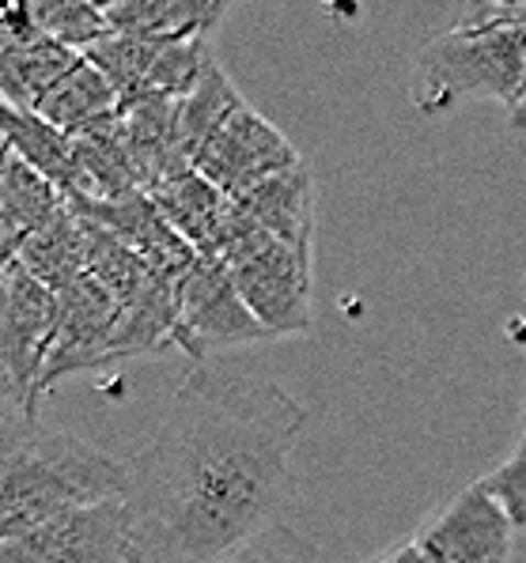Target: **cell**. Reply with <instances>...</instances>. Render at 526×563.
Returning <instances> with one entry per match:
<instances>
[{
  "instance_id": "cell-17",
  "label": "cell",
  "mask_w": 526,
  "mask_h": 563,
  "mask_svg": "<svg viewBox=\"0 0 526 563\" xmlns=\"http://www.w3.org/2000/svg\"><path fill=\"white\" fill-rule=\"evenodd\" d=\"M178 336V284L163 280L152 273V280L122 302L114 341H110V363H122L133 356H149L175 344Z\"/></svg>"
},
{
  "instance_id": "cell-13",
  "label": "cell",
  "mask_w": 526,
  "mask_h": 563,
  "mask_svg": "<svg viewBox=\"0 0 526 563\" xmlns=\"http://www.w3.org/2000/svg\"><path fill=\"white\" fill-rule=\"evenodd\" d=\"M235 208L254 223L257 231L281 239L296 254L310 257V239H315V178L310 170L299 167L262 181L250 194L235 197Z\"/></svg>"
},
{
  "instance_id": "cell-3",
  "label": "cell",
  "mask_w": 526,
  "mask_h": 563,
  "mask_svg": "<svg viewBox=\"0 0 526 563\" xmlns=\"http://www.w3.org/2000/svg\"><path fill=\"white\" fill-rule=\"evenodd\" d=\"M526 95V4H470L459 23L413 57L409 102L447 114L459 102L493 99L507 114Z\"/></svg>"
},
{
  "instance_id": "cell-4",
  "label": "cell",
  "mask_w": 526,
  "mask_h": 563,
  "mask_svg": "<svg viewBox=\"0 0 526 563\" xmlns=\"http://www.w3.org/2000/svg\"><path fill=\"white\" fill-rule=\"evenodd\" d=\"M217 262L228 265L250 314L270 329L273 341L310 333V257L257 231L235 201Z\"/></svg>"
},
{
  "instance_id": "cell-12",
  "label": "cell",
  "mask_w": 526,
  "mask_h": 563,
  "mask_svg": "<svg viewBox=\"0 0 526 563\" xmlns=\"http://www.w3.org/2000/svg\"><path fill=\"white\" fill-rule=\"evenodd\" d=\"M122 141L144 194L194 170L178 141V99H149L122 114Z\"/></svg>"
},
{
  "instance_id": "cell-14",
  "label": "cell",
  "mask_w": 526,
  "mask_h": 563,
  "mask_svg": "<svg viewBox=\"0 0 526 563\" xmlns=\"http://www.w3.org/2000/svg\"><path fill=\"white\" fill-rule=\"evenodd\" d=\"M68 212V197L42 178L39 170L28 167L15 152L4 148V163H0V242H4V262L20 254V246L31 235Z\"/></svg>"
},
{
  "instance_id": "cell-22",
  "label": "cell",
  "mask_w": 526,
  "mask_h": 563,
  "mask_svg": "<svg viewBox=\"0 0 526 563\" xmlns=\"http://www.w3.org/2000/svg\"><path fill=\"white\" fill-rule=\"evenodd\" d=\"M12 262H20L54 296H62L80 276H88V235H84L80 216L73 208L62 212L50 228H42L39 235L23 242Z\"/></svg>"
},
{
  "instance_id": "cell-24",
  "label": "cell",
  "mask_w": 526,
  "mask_h": 563,
  "mask_svg": "<svg viewBox=\"0 0 526 563\" xmlns=\"http://www.w3.org/2000/svg\"><path fill=\"white\" fill-rule=\"evenodd\" d=\"M31 12L46 38L62 42L76 54H88L95 42H102L110 34L107 12H102V4H91V0H31Z\"/></svg>"
},
{
  "instance_id": "cell-29",
  "label": "cell",
  "mask_w": 526,
  "mask_h": 563,
  "mask_svg": "<svg viewBox=\"0 0 526 563\" xmlns=\"http://www.w3.org/2000/svg\"><path fill=\"white\" fill-rule=\"evenodd\" d=\"M523 439H526V416H523Z\"/></svg>"
},
{
  "instance_id": "cell-2",
  "label": "cell",
  "mask_w": 526,
  "mask_h": 563,
  "mask_svg": "<svg viewBox=\"0 0 526 563\" xmlns=\"http://www.w3.org/2000/svg\"><path fill=\"white\" fill-rule=\"evenodd\" d=\"M129 462L68 431H42L8 412L0 454V541L28 537L76 510L125 499Z\"/></svg>"
},
{
  "instance_id": "cell-18",
  "label": "cell",
  "mask_w": 526,
  "mask_h": 563,
  "mask_svg": "<svg viewBox=\"0 0 526 563\" xmlns=\"http://www.w3.org/2000/svg\"><path fill=\"white\" fill-rule=\"evenodd\" d=\"M80 60L84 54L46 38V34L28 46L0 49V99H4V107L34 110Z\"/></svg>"
},
{
  "instance_id": "cell-21",
  "label": "cell",
  "mask_w": 526,
  "mask_h": 563,
  "mask_svg": "<svg viewBox=\"0 0 526 563\" xmlns=\"http://www.w3.org/2000/svg\"><path fill=\"white\" fill-rule=\"evenodd\" d=\"M118 110H122V102H118L114 84L84 57L80 65L34 107V114H42L50 125H57L68 136H80V133H88V129L102 125V121L118 118Z\"/></svg>"
},
{
  "instance_id": "cell-11",
  "label": "cell",
  "mask_w": 526,
  "mask_h": 563,
  "mask_svg": "<svg viewBox=\"0 0 526 563\" xmlns=\"http://www.w3.org/2000/svg\"><path fill=\"white\" fill-rule=\"evenodd\" d=\"M102 12L110 34L175 46V42L212 38L231 8L223 0H110Z\"/></svg>"
},
{
  "instance_id": "cell-16",
  "label": "cell",
  "mask_w": 526,
  "mask_h": 563,
  "mask_svg": "<svg viewBox=\"0 0 526 563\" xmlns=\"http://www.w3.org/2000/svg\"><path fill=\"white\" fill-rule=\"evenodd\" d=\"M73 148H76V189L68 194V201L73 197H84V201H122V197L141 189L133 159H129L122 141V114L88 129V133L73 136Z\"/></svg>"
},
{
  "instance_id": "cell-19",
  "label": "cell",
  "mask_w": 526,
  "mask_h": 563,
  "mask_svg": "<svg viewBox=\"0 0 526 563\" xmlns=\"http://www.w3.org/2000/svg\"><path fill=\"white\" fill-rule=\"evenodd\" d=\"M0 133H4V148L20 155L28 167L39 170L42 178H50L57 189L68 197L76 189V148L73 136L62 133L57 125H50L34 110H15L0 107Z\"/></svg>"
},
{
  "instance_id": "cell-23",
  "label": "cell",
  "mask_w": 526,
  "mask_h": 563,
  "mask_svg": "<svg viewBox=\"0 0 526 563\" xmlns=\"http://www.w3.org/2000/svg\"><path fill=\"white\" fill-rule=\"evenodd\" d=\"M80 223H84V235H88V273L118 302H129L152 280L149 262H144L136 250H129L122 239L110 235V231L95 228L88 220H80Z\"/></svg>"
},
{
  "instance_id": "cell-28",
  "label": "cell",
  "mask_w": 526,
  "mask_h": 563,
  "mask_svg": "<svg viewBox=\"0 0 526 563\" xmlns=\"http://www.w3.org/2000/svg\"><path fill=\"white\" fill-rule=\"evenodd\" d=\"M512 129L515 133H526V95H523V102L512 110Z\"/></svg>"
},
{
  "instance_id": "cell-15",
  "label": "cell",
  "mask_w": 526,
  "mask_h": 563,
  "mask_svg": "<svg viewBox=\"0 0 526 563\" xmlns=\"http://www.w3.org/2000/svg\"><path fill=\"white\" fill-rule=\"evenodd\" d=\"M152 201L163 212V220L183 235L201 257H220L223 231H228L231 197H223L209 178L197 170H186L183 178L152 189Z\"/></svg>"
},
{
  "instance_id": "cell-27",
  "label": "cell",
  "mask_w": 526,
  "mask_h": 563,
  "mask_svg": "<svg viewBox=\"0 0 526 563\" xmlns=\"http://www.w3.org/2000/svg\"><path fill=\"white\" fill-rule=\"evenodd\" d=\"M372 563H428V560H425V552H420L417 544H413V541H405V544H398V549L383 552V556L372 560Z\"/></svg>"
},
{
  "instance_id": "cell-10",
  "label": "cell",
  "mask_w": 526,
  "mask_h": 563,
  "mask_svg": "<svg viewBox=\"0 0 526 563\" xmlns=\"http://www.w3.org/2000/svg\"><path fill=\"white\" fill-rule=\"evenodd\" d=\"M0 563H133L122 499L76 510L15 541H0Z\"/></svg>"
},
{
  "instance_id": "cell-5",
  "label": "cell",
  "mask_w": 526,
  "mask_h": 563,
  "mask_svg": "<svg viewBox=\"0 0 526 563\" xmlns=\"http://www.w3.org/2000/svg\"><path fill=\"white\" fill-rule=\"evenodd\" d=\"M57 296L20 262H4L0 276V375L8 412L39 423V383L57 336Z\"/></svg>"
},
{
  "instance_id": "cell-25",
  "label": "cell",
  "mask_w": 526,
  "mask_h": 563,
  "mask_svg": "<svg viewBox=\"0 0 526 563\" xmlns=\"http://www.w3.org/2000/svg\"><path fill=\"white\" fill-rule=\"evenodd\" d=\"M223 563H333V560L326 556L310 537L277 522L265 533H257L254 541L243 544L235 556H228Z\"/></svg>"
},
{
  "instance_id": "cell-7",
  "label": "cell",
  "mask_w": 526,
  "mask_h": 563,
  "mask_svg": "<svg viewBox=\"0 0 526 563\" xmlns=\"http://www.w3.org/2000/svg\"><path fill=\"white\" fill-rule=\"evenodd\" d=\"M299 152L281 133L273 121H265L254 107H243L228 125L217 133V141L201 152L194 170L209 178L223 197H243L262 181L284 175V170L299 167Z\"/></svg>"
},
{
  "instance_id": "cell-9",
  "label": "cell",
  "mask_w": 526,
  "mask_h": 563,
  "mask_svg": "<svg viewBox=\"0 0 526 563\" xmlns=\"http://www.w3.org/2000/svg\"><path fill=\"white\" fill-rule=\"evenodd\" d=\"M57 336L50 349L46 371H42L39 397H46L62 378H73L80 371L110 363V341H114L122 302L110 296L99 280L88 273L57 296Z\"/></svg>"
},
{
  "instance_id": "cell-20",
  "label": "cell",
  "mask_w": 526,
  "mask_h": 563,
  "mask_svg": "<svg viewBox=\"0 0 526 563\" xmlns=\"http://www.w3.org/2000/svg\"><path fill=\"white\" fill-rule=\"evenodd\" d=\"M243 91L235 88L223 65L217 57L205 65L201 80L194 84V91L178 99V141H183V152L189 163L201 159V152L217 141V133L228 125L231 118L243 110Z\"/></svg>"
},
{
  "instance_id": "cell-1",
  "label": "cell",
  "mask_w": 526,
  "mask_h": 563,
  "mask_svg": "<svg viewBox=\"0 0 526 563\" xmlns=\"http://www.w3.org/2000/svg\"><path fill=\"white\" fill-rule=\"evenodd\" d=\"M307 409L284 386L194 363L129 462L133 563H223L277 526Z\"/></svg>"
},
{
  "instance_id": "cell-6",
  "label": "cell",
  "mask_w": 526,
  "mask_h": 563,
  "mask_svg": "<svg viewBox=\"0 0 526 563\" xmlns=\"http://www.w3.org/2000/svg\"><path fill=\"white\" fill-rule=\"evenodd\" d=\"M262 341H273V333L250 314L228 265L217 257H197L178 284V349L194 363H205L217 352Z\"/></svg>"
},
{
  "instance_id": "cell-26",
  "label": "cell",
  "mask_w": 526,
  "mask_h": 563,
  "mask_svg": "<svg viewBox=\"0 0 526 563\" xmlns=\"http://www.w3.org/2000/svg\"><path fill=\"white\" fill-rule=\"evenodd\" d=\"M478 484L496 499L500 510L512 518L515 530H526V439L496 465L493 473L481 476Z\"/></svg>"
},
{
  "instance_id": "cell-8",
  "label": "cell",
  "mask_w": 526,
  "mask_h": 563,
  "mask_svg": "<svg viewBox=\"0 0 526 563\" xmlns=\"http://www.w3.org/2000/svg\"><path fill=\"white\" fill-rule=\"evenodd\" d=\"M512 537V518L473 481L420 526L413 544L428 563H507Z\"/></svg>"
}]
</instances>
